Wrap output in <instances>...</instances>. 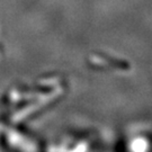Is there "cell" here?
I'll return each instance as SVG.
<instances>
[{
    "label": "cell",
    "instance_id": "cell-1",
    "mask_svg": "<svg viewBox=\"0 0 152 152\" xmlns=\"http://www.w3.org/2000/svg\"><path fill=\"white\" fill-rule=\"evenodd\" d=\"M133 150L135 152H144L145 150V142L142 140H136L133 143Z\"/></svg>",
    "mask_w": 152,
    "mask_h": 152
}]
</instances>
